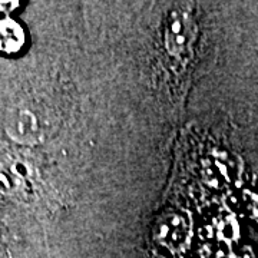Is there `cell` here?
<instances>
[{"instance_id":"6da1fadb","label":"cell","mask_w":258,"mask_h":258,"mask_svg":"<svg viewBox=\"0 0 258 258\" xmlns=\"http://www.w3.org/2000/svg\"><path fill=\"white\" fill-rule=\"evenodd\" d=\"M5 129L8 137L20 145H35L42 135L37 116L26 108L12 109L6 116Z\"/></svg>"},{"instance_id":"7a4b0ae2","label":"cell","mask_w":258,"mask_h":258,"mask_svg":"<svg viewBox=\"0 0 258 258\" xmlns=\"http://www.w3.org/2000/svg\"><path fill=\"white\" fill-rule=\"evenodd\" d=\"M192 28V22L186 13L174 10L169 15L165 25L164 40L166 50L172 57L178 59L186 53L194 36Z\"/></svg>"},{"instance_id":"3957f363","label":"cell","mask_w":258,"mask_h":258,"mask_svg":"<svg viewBox=\"0 0 258 258\" xmlns=\"http://www.w3.org/2000/svg\"><path fill=\"white\" fill-rule=\"evenodd\" d=\"M26 43L23 26L12 18L0 19V52L5 55H16Z\"/></svg>"},{"instance_id":"277c9868","label":"cell","mask_w":258,"mask_h":258,"mask_svg":"<svg viewBox=\"0 0 258 258\" xmlns=\"http://www.w3.org/2000/svg\"><path fill=\"white\" fill-rule=\"evenodd\" d=\"M22 185L23 178L15 172L10 164H0V194L13 195L22 188Z\"/></svg>"},{"instance_id":"5b68a950","label":"cell","mask_w":258,"mask_h":258,"mask_svg":"<svg viewBox=\"0 0 258 258\" xmlns=\"http://www.w3.org/2000/svg\"><path fill=\"white\" fill-rule=\"evenodd\" d=\"M19 6H20L19 2H0V12L9 16L10 13L15 12Z\"/></svg>"}]
</instances>
